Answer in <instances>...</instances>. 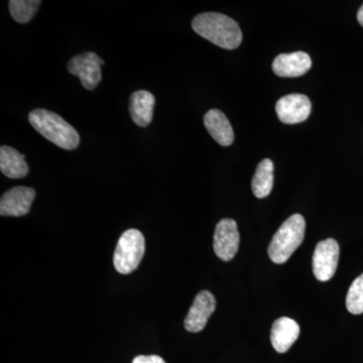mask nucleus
Wrapping results in <instances>:
<instances>
[{
	"label": "nucleus",
	"instance_id": "1",
	"mask_svg": "<svg viewBox=\"0 0 363 363\" xmlns=\"http://www.w3.org/2000/svg\"><path fill=\"white\" fill-rule=\"evenodd\" d=\"M192 28L200 37L222 49L234 50L242 42V33L235 21L218 13L198 14Z\"/></svg>",
	"mask_w": 363,
	"mask_h": 363
},
{
	"label": "nucleus",
	"instance_id": "2",
	"mask_svg": "<svg viewBox=\"0 0 363 363\" xmlns=\"http://www.w3.org/2000/svg\"><path fill=\"white\" fill-rule=\"evenodd\" d=\"M28 121L38 133L64 150H75L80 143V136L71 124L55 112L47 109H35Z\"/></svg>",
	"mask_w": 363,
	"mask_h": 363
},
{
	"label": "nucleus",
	"instance_id": "3",
	"mask_svg": "<svg viewBox=\"0 0 363 363\" xmlns=\"http://www.w3.org/2000/svg\"><path fill=\"white\" fill-rule=\"evenodd\" d=\"M306 221L300 214H294L284 222L269 243V257L274 264H285L305 238Z\"/></svg>",
	"mask_w": 363,
	"mask_h": 363
},
{
	"label": "nucleus",
	"instance_id": "4",
	"mask_svg": "<svg viewBox=\"0 0 363 363\" xmlns=\"http://www.w3.org/2000/svg\"><path fill=\"white\" fill-rule=\"evenodd\" d=\"M145 252V236L138 229H128L119 238L113 264L119 274H128L140 266Z\"/></svg>",
	"mask_w": 363,
	"mask_h": 363
},
{
	"label": "nucleus",
	"instance_id": "5",
	"mask_svg": "<svg viewBox=\"0 0 363 363\" xmlns=\"http://www.w3.org/2000/svg\"><path fill=\"white\" fill-rule=\"evenodd\" d=\"M104 64V60L95 52H83L69 61L68 71L80 79L85 89L93 90L101 81V66Z\"/></svg>",
	"mask_w": 363,
	"mask_h": 363
},
{
	"label": "nucleus",
	"instance_id": "6",
	"mask_svg": "<svg viewBox=\"0 0 363 363\" xmlns=\"http://www.w3.org/2000/svg\"><path fill=\"white\" fill-rule=\"evenodd\" d=\"M339 245L333 238L320 241L313 255V272L318 281H327L333 278L337 269Z\"/></svg>",
	"mask_w": 363,
	"mask_h": 363
},
{
	"label": "nucleus",
	"instance_id": "7",
	"mask_svg": "<svg viewBox=\"0 0 363 363\" xmlns=\"http://www.w3.org/2000/svg\"><path fill=\"white\" fill-rule=\"evenodd\" d=\"M240 235L238 224L233 219H222L215 228L213 248L217 257L229 262L240 248Z\"/></svg>",
	"mask_w": 363,
	"mask_h": 363
},
{
	"label": "nucleus",
	"instance_id": "8",
	"mask_svg": "<svg viewBox=\"0 0 363 363\" xmlns=\"http://www.w3.org/2000/svg\"><path fill=\"white\" fill-rule=\"evenodd\" d=\"M311 111V101L303 94L286 95L281 97L276 105L279 121L286 124L303 123L309 117Z\"/></svg>",
	"mask_w": 363,
	"mask_h": 363
},
{
	"label": "nucleus",
	"instance_id": "9",
	"mask_svg": "<svg viewBox=\"0 0 363 363\" xmlns=\"http://www.w3.org/2000/svg\"><path fill=\"white\" fill-rule=\"evenodd\" d=\"M215 308L216 300L213 294L209 291H202L198 294L184 322L186 330L192 333L202 331L206 326L210 316L213 314Z\"/></svg>",
	"mask_w": 363,
	"mask_h": 363
},
{
	"label": "nucleus",
	"instance_id": "10",
	"mask_svg": "<svg viewBox=\"0 0 363 363\" xmlns=\"http://www.w3.org/2000/svg\"><path fill=\"white\" fill-rule=\"evenodd\" d=\"M35 191L33 188L14 187L2 195L0 200L1 216L21 217L30 212Z\"/></svg>",
	"mask_w": 363,
	"mask_h": 363
},
{
	"label": "nucleus",
	"instance_id": "11",
	"mask_svg": "<svg viewBox=\"0 0 363 363\" xmlns=\"http://www.w3.org/2000/svg\"><path fill=\"white\" fill-rule=\"evenodd\" d=\"M312 60L304 52L279 55L272 63V71L279 77L295 78L305 75L311 69Z\"/></svg>",
	"mask_w": 363,
	"mask_h": 363
},
{
	"label": "nucleus",
	"instance_id": "12",
	"mask_svg": "<svg viewBox=\"0 0 363 363\" xmlns=\"http://www.w3.org/2000/svg\"><path fill=\"white\" fill-rule=\"evenodd\" d=\"M300 335V326L295 320L288 317L274 321L271 331V342L277 352L285 353L292 347Z\"/></svg>",
	"mask_w": 363,
	"mask_h": 363
},
{
	"label": "nucleus",
	"instance_id": "13",
	"mask_svg": "<svg viewBox=\"0 0 363 363\" xmlns=\"http://www.w3.org/2000/svg\"><path fill=\"white\" fill-rule=\"evenodd\" d=\"M205 128L213 138L215 142L222 147H228L233 145L234 133L233 126L229 123L225 114L218 109H211L205 114Z\"/></svg>",
	"mask_w": 363,
	"mask_h": 363
},
{
	"label": "nucleus",
	"instance_id": "14",
	"mask_svg": "<svg viewBox=\"0 0 363 363\" xmlns=\"http://www.w3.org/2000/svg\"><path fill=\"white\" fill-rule=\"evenodd\" d=\"M156 98L149 91H135L130 96V112L136 125L145 128L152 121Z\"/></svg>",
	"mask_w": 363,
	"mask_h": 363
},
{
	"label": "nucleus",
	"instance_id": "15",
	"mask_svg": "<svg viewBox=\"0 0 363 363\" xmlns=\"http://www.w3.org/2000/svg\"><path fill=\"white\" fill-rule=\"evenodd\" d=\"M0 169L7 178H25L28 173L25 155L9 145H2L0 147Z\"/></svg>",
	"mask_w": 363,
	"mask_h": 363
},
{
	"label": "nucleus",
	"instance_id": "16",
	"mask_svg": "<svg viewBox=\"0 0 363 363\" xmlns=\"http://www.w3.org/2000/svg\"><path fill=\"white\" fill-rule=\"evenodd\" d=\"M274 186V162L269 159L259 162L253 176L252 188L255 197L266 198L271 194Z\"/></svg>",
	"mask_w": 363,
	"mask_h": 363
},
{
	"label": "nucleus",
	"instance_id": "17",
	"mask_svg": "<svg viewBox=\"0 0 363 363\" xmlns=\"http://www.w3.org/2000/svg\"><path fill=\"white\" fill-rule=\"evenodd\" d=\"M40 4V0H11L9 11L14 21L26 23L35 16Z\"/></svg>",
	"mask_w": 363,
	"mask_h": 363
},
{
	"label": "nucleus",
	"instance_id": "18",
	"mask_svg": "<svg viewBox=\"0 0 363 363\" xmlns=\"http://www.w3.org/2000/svg\"><path fill=\"white\" fill-rule=\"evenodd\" d=\"M346 308L353 315L363 313V274L351 284L346 296Z\"/></svg>",
	"mask_w": 363,
	"mask_h": 363
},
{
	"label": "nucleus",
	"instance_id": "19",
	"mask_svg": "<svg viewBox=\"0 0 363 363\" xmlns=\"http://www.w3.org/2000/svg\"><path fill=\"white\" fill-rule=\"evenodd\" d=\"M133 363H167L159 355H140L133 360Z\"/></svg>",
	"mask_w": 363,
	"mask_h": 363
},
{
	"label": "nucleus",
	"instance_id": "20",
	"mask_svg": "<svg viewBox=\"0 0 363 363\" xmlns=\"http://www.w3.org/2000/svg\"><path fill=\"white\" fill-rule=\"evenodd\" d=\"M357 21H358V23H360V26H362L363 28V4H362V6L360 7L359 9H358Z\"/></svg>",
	"mask_w": 363,
	"mask_h": 363
}]
</instances>
